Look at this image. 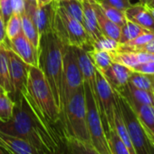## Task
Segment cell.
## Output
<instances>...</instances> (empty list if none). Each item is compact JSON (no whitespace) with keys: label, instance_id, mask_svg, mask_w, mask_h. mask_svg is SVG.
<instances>
[{"label":"cell","instance_id":"obj_1","mask_svg":"<svg viewBox=\"0 0 154 154\" xmlns=\"http://www.w3.org/2000/svg\"><path fill=\"white\" fill-rule=\"evenodd\" d=\"M14 103L12 117L6 122H0V131L26 140L45 154L66 151L63 134L45 124L23 94Z\"/></svg>","mask_w":154,"mask_h":154},{"label":"cell","instance_id":"obj_2","mask_svg":"<svg viewBox=\"0 0 154 154\" xmlns=\"http://www.w3.org/2000/svg\"><path fill=\"white\" fill-rule=\"evenodd\" d=\"M23 95L45 124L63 134L60 109L44 73L37 66L29 67L26 92Z\"/></svg>","mask_w":154,"mask_h":154},{"label":"cell","instance_id":"obj_3","mask_svg":"<svg viewBox=\"0 0 154 154\" xmlns=\"http://www.w3.org/2000/svg\"><path fill=\"white\" fill-rule=\"evenodd\" d=\"M63 47L64 45L52 30L40 36L37 67L44 73L60 112Z\"/></svg>","mask_w":154,"mask_h":154},{"label":"cell","instance_id":"obj_4","mask_svg":"<svg viewBox=\"0 0 154 154\" xmlns=\"http://www.w3.org/2000/svg\"><path fill=\"white\" fill-rule=\"evenodd\" d=\"M52 13L51 30L63 45L78 47L86 51L94 49L90 38L83 24L72 17L55 0L50 4Z\"/></svg>","mask_w":154,"mask_h":154},{"label":"cell","instance_id":"obj_5","mask_svg":"<svg viewBox=\"0 0 154 154\" xmlns=\"http://www.w3.org/2000/svg\"><path fill=\"white\" fill-rule=\"evenodd\" d=\"M62 124L64 139L90 143L84 86L77 90L65 103L62 112Z\"/></svg>","mask_w":154,"mask_h":154},{"label":"cell","instance_id":"obj_6","mask_svg":"<svg viewBox=\"0 0 154 154\" xmlns=\"http://www.w3.org/2000/svg\"><path fill=\"white\" fill-rule=\"evenodd\" d=\"M84 91L90 143L100 154H112L94 94L86 83H84Z\"/></svg>","mask_w":154,"mask_h":154},{"label":"cell","instance_id":"obj_7","mask_svg":"<svg viewBox=\"0 0 154 154\" xmlns=\"http://www.w3.org/2000/svg\"><path fill=\"white\" fill-rule=\"evenodd\" d=\"M83 86L84 77L79 66L75 48L73 46L64 45L63 53L61 117L63 109L69 98Z\"/></svg>","mask_w":154,"mask_h":154},{"label":"cell","instance_id":"obj_8","mask_svg":"<svg viewBox=\"0 0 154 154\" xmlns=\"http://www.w3.org/2000/svg\"><path fill=\"white\" fill-rule=\"evenodd\" d=\"M114 93L124 124L136 154H154V145L148 138L132 108L121 94L115 91Z\"/></svg>","mask_w":154,"mask_h":154},{"label":"cell","instance_id":"obj_9","mask_svg":"<svg viewBox=\"0 0 154 154\" xmlns=\"http://www.w3.org/2000/svg\"><path fill=\"white\" fill-rule=\"evenodd\" d=\"M94 94L107 136V133L112 129H114V109L116 106V97L110 84L97 69L95 71V85Z\"/></svg>","mask_w":154,"mask_h":154},{"label":"cell","instance_id":"obj_10","mask_svg":"<svg viewBox=\"0 0 154 154\" xmlns=\"http://www.w3.org/2000/svg\"><path fill=\"white\" fill-rule=\"evenodd\" d=\"M8 56L9 61L10 79L13 87V95L11 99L16 101L20 95L26 92L30 65L26 63L9 48H8Z\"/></svg>","mask_w":154,"mask_h":154},{"label":"cell","instance_id":"obj_11","mask_svg":"<svg viewBox=\"0 0 154 154\" xmlns=\"http://www.w3.org/2000/svg\"><path fill=\"white\" fill-rule=\"evenodd\" d=\"M6 45L28 65H38V50L26 37L23 31L13 39H7Z\"/></svg>","mask_w":154,"mask_h":154},{"label":"cell","instance_id":"obj_12","mask_svg":"<svg viewBox=\"0 0 154 154\" xmlns=\"http://www.w3.org/2000/svg\"><path fill=\"white\" fill-rule=\"evenodd\" d=\"M26 12L32 18L40 36L51 31L52 13L50 4L47 6H39L26 3Z\"/></svg>","mask_w":154,"mask_h":154},{"label":"cell","instance_id":"obj_13","mask_svg":"<svg viewBox=\"0 0 154 154\" xmlns=\"http://www.w3.org/2000/svg\"><path fill=\"white\" fill-rule=\"evenodd\" d=\"M125 99L135 112L150 142L154 145V107L137 103L128 98Z\"/></svg>","mask_w":154,"mask_h":154},{"label":"cell","instance_id":"obj_14","mask_svg":"<svg viewBox=\"0 0 154 154\" xmlns=\"http://www.w3.org/2000/svg\"><path fill=\"white\" fill-rule=\"evenodd\" d=\"M127 20L154 34V17L146 5L134 4L124 11Z\"/></svg>","mask_w":154,"mask_h":154},{"label":"cell","instance_id":"obj_15","mask_svg":"<svg viewBox=\"0 0 154 154\" xmlns=\"http://www.w3.org/2000/svg\"><path fill=\"white\" fill-rule=\"evenodd\" d=\"M132 70L119 63L112 62L110 67L102 72L114 91H120L129 82Z\"/></svg>","mask_w":154,"mask_h":154},{"label":"cell","instance_id":"obj_16","mask_svg":"<svg viewBox=\"0 0 154 154\" xmlns=\"http://www.w3.org/2000/svg\"><path fill=\"white\" fill-rule=\"evenodd\" d=\"M0 146L11 154H45L26 140L0 131Z\"/></svg>","mask_w":154,"mask_h":154},{"label":"cell","instance_id":"obj_17","mask_svg":"<svg viewBox=\"0 0 154 154\" xmlns=\"http://www.w3.org/2000/svg\"><path fill=\"white\" fill-rule=\"evenodd\" d=\"M95 13V17L97 19V23L99 28L103 35L112 38L119 42L121 35V27L112 22L103 13L99 0H89Z\"/></svg>","mask_w":154,"mask_h":154},{"label":"cell","instance_id":"obj_18","mask_svg":"<svg viewBox=\"0 0 154 154\" xmlns=\"http://www.w3.org/2000/svg\"><path fill=\"white\" fill-rule=\"evenodd\" d=\"M77 59H78L79 66L83 73L84 77V83L88 84L93 92L94 90V85H95V71L96 68L88 54V51L78 48V47H74Z\"/></svg>","mask_w":154,"mask_h":154},{"label":"cell","instance_id":"obj_19","mask_svg":"<svg viewBox=\"0 0 154 154\" xmlns=\"http://www.w3.org/2000/svg\"><path fill=\"white\" fill-rule=\"evenodd\" d=\"M83 11H84V21L83 26H85L86 32L88 33L93 43L100 39L103 35L101 32L97 19L95 17L94 10L89 0H83Z\"/></svg>","mask_w":154,"mask_h":154},{"label":"cell","instance_id":"obj_20","mask_svg":"<svg viewBox=\"0 0 154 154\" xmlns=\"http://www.w3.org/2000/svg\"><path fill=\"white\" fill-rule=\"evenodd\" d=\"M116 92L121 94L125 98L154 107V94L145 90L139 89L129 82L122 89Z\"/></svg>","mask_w":154,"mask_h":154},{"label":"cell","instance_id":"obj_21","mask_svg":"<svg viewBox=\"0 0 154 154\" xmlns=\"http://www.w3.org/2000/svg\"><path fill=\"white\" fill-rule=\"evenodd\" d=\"M0 85L12 98L13 87L10 79L9 61L8 56V46L6 43L0 45Z\"/></svg>","mask_w":154,"mask_h":154},{"label":"cell","instance_id":"obj_22","mask_svg":"<svg viewBox=\"0 0 154 154\" xmlns=\"http://www.w3.org/2000/svg\"><path fill=\"white\" fill-rule=\"evenodd\" d=\"M21 20H22V31L24 35L32 43V45L38 50L39 43H40V35L32 18L25 11V13L21 15Z\"/></svg>","mask_w":154,"mask_h":154},{"label":"cell","instance_id":"obj_23","mask_svg":"<svg viewBox=\"0 0 154 154\" xmlns=\"http://www.w3.org/2000/svg\"><path fill=\"white\" fill-rule=\"evenodd\" d=\"M129 83L139 89L154 94V74H147L132 71Z\"/></svg>","mask_w":154,"mask_h":154},{"label":"cell","instance_id":"obj_24","mask_svg":"<svg viewBox=\"0 0 154 154\" xmlns=\"http://www.w3.org/2000/svg\"><path fill=\"white\" fill-rule=\"evenodd\" d=\"M146 32H149V31L143 29L142 27L132 23L131 21L127 20L124 26L121 27V35H120L119 43L126 44Z\"/></svg>","mask_w":154,"mask_h":154},{"label":"cell","instance_id":"obj_25","mask_svg":"<svg viewBox=\"0 0 154 154\" xmlns=\"http://www.w3.org/2000/svg\"><path fill=\"white\" fill-rule=\"evenodd\" d=\"M65 146L70 154H100L89 142L65 139Z\"/></svg>","mask_w":154,"mask_h":154},{"label":"cell","instance_id":"obj_26","mask_svg":"<svg viewBox=\"0 0 154 154\" xmlns=\"http://www.w3.org/2000/svg\"><path fill=\"white\" fill-rule=\"evenodd\" d=\"M88 54L95 68L101 72H103L104 71H106L110 67L111 63H112L110 53L108 52L93 49L91 51H88Z\"/></svg>","mask_w":154,"mask_h":154},{"label":"cell","instance_id":"obj_27","mask_svg":"<svg viewBox=\"0 0 154 154\" xmlns=\"http://www.w3.org/2000/svg\"><path fill=\"white\" fill-rule=\"evenodd\" d=\"M83 0H69V1L57 2L63 7L65 11L74 19L83 24L84 21V11H83Z\"/></svg>","mask_w":154,"mask_h":154},{"label":"cell","instance_id":"obj_28","mask_svg":"<svg viewBox=\"0 0 154 154\" xmlns=\"http://www.w3.org/2000/svg\"><path fill=\"white\" fill-rule=\"evenodd\" d=\"M99 3L101 5V8L103 9V13L112 22H113L115 25H117L120 27L124 26V24L127 21V18H126L123 11H121L108 4L103 3L102 0H99Z\"/></svg>","mask_w":154,"mask_h":154},{"label":"cell","instance_id":"obj_29","mask_svg":"<svg viewBox=\"0 0 154 154\" xmlns=\"http://www.w3.org/2000/svg\"><path fill=\"white\" fill-rule=\"evenodd\" d=\"M107 140L112 154H130L127 147L119 137L115 129H112L107 133Z\"/></svg>","mask_w":154,"mask_h":154},{"label":"cell","instance_id":"obj_30","mask_svg":"<svg viewBox=\"0 0 154 154\" xmlns=\"http://www.w3.org/2000/svg\"><path fill=\"white\" fill-rule=\"evenodd\" d=\"M14 104V101L8 94H0V122H6L11 119Z\"/></svg>","mask_w":154,"mask_h":154},{"label":"cell","instance_id":"obj_31","mask_svg":"<svg viewBox=\"0 0 154 154\" xmlns=\"http://www.w3.org/2000/svg\"><path fill=\"white\" fill-rule=\"evenodd\" d=\"M22 32V20L21 16L13 13L11 17L6 23V36L10 40L18 35Z\"/></svg>","mask_w":154,"mask_h":154},{"label":"cell","instance_id":"obj_32","mask_svg":"<svg viewBox=\"0 0 154 154\" xmlns=\"http://www.w3.org/2000/svg\"><path fill=\"white\" fill-rule=\"evenodd\" d=\"M120 45L121 44L118 41L110 37H107L105 35H103L100 39L93 43V47L94 49H96V50L112 53V52L119 50Z\"/></svg>","mask_w":154,"mask_h":154},{"label":"cell","instance_id":"obj_33","mask_svg":"<svg viewBox=\"0 0 154 154\" xmlns=\"http://www.w3.org/2000/svg\"><path fill=\"white\" fill-rule=\"evenodd\" d=\"M154 38V34L150 33V32H146L140 35H139L138 37H136L135 39L126 43V44H121L123 46L126 47H135V46H140L142 45H145L146 43H148L149 41H150L151 39Z\"/></svg>","mask_w":154,"mask_h":154},{"label":"cell","instance_id":"obj_34","mask_svg":"<svg viewBox=\"0 0 154 154\" xmlns=\"http://www.w3.org/2000/svg\"><path fill=\"white\" fill-rule=\"evenodd\" d=\"M119 51H131V52H143L149 54H154V38L146 43L145 45L135 46V47H126L120 45Z\"/></svg>","mask_w":154,"mask_h":154},{"label":"cell","instance_id":"obj_35","mask_svg":"<svg viewBox=\"0 0 154 154\" xmlns=\"http://www.w3.org/2000/svg\"><path fill=\"white\" fill-rule=\"evenodd\" d=\"M0 13L6 24L13 15L12 0H0Z\"/></svg>","mask_w":154,"mask_h":154},{"label":"cell","instance_id":"obj_36","mask_svg":"<svg viewBox=\"0 0 154 154\" xmlns=\"http://www.w3.org/2000/svg\"><path fill=\"white\" fill-rule=\"evenodd\" d=\"M133 72H138L147 74H154V61L140 63L131 68Z\"/></svg>","mask_w":154,"mask_h":154},{"label":"cell","instance_id":"obj_37","mask_svg":"<svg viewBox=\"0 0 154 154\" xmlns=\"http://www.w3.org/2000/svg\"><path fill=\"white\" fill-rule=\"evenodd\" d=\"M102 1L123 12L131 6V0H102Z\"/></svg>","mask_w":154,"mask_h":154},{"label":"cell","instance_id":"obj_38","mask_svg":"<svg viewBox=\"0 0 154 154\" xmlns=\"http://www.w3.org/2000/svg\"><path fill=\"white\" fill-rule=\"evenodd\" d=\"M13 13L22 15L26 11V1L25 0H12Z\"/></svg>","mask_w":154,"mask_h":154},{"label":"cell","instance_id":"obj_39","mask_svg":"<svg viewBox=\"0 0 154 154\" xmlns=\"http://www.w3.org/2000/svg\"><path fill=\"white\" fill-rule=\"evenodd\" d=\"M7 36H6V24L2 17V15L0 13V45L6 43Z\"/></svg>","mask_w":154,"mask_h":154},{"label":"cell","instance_id":"obj_40","mask_svg":"<svg viewBox=\"0 0 154 154\" xmlns=\"http://www.w3.org/2000/svg\"><path fill=\"white\" fill-rule=\"evenodd\" d=\"M54 0H37V5L39 6H47L51 4Z\"/></svg>","mask_w":154,"mask_h":154},{"label":"cell","instance_id":"obj_41","mask_svg":"<svg viewBox=\"0 0 154 154\" xmlns=\"http://www.w3.org/2000/svg\"><path fill=\"white\" fill-rule=\"evenodd\" d=\"M146 6H147L149 8H154V0H147Z\"/></svg>","mask_w":154,"mask_h":154},{"label":"cell","instance_id":"obj_42","mask_svg":"<svg viewBox=\"0 0 154 154\" xmlns=\"http://www.w3.org/2000/svg\"><path fill=\"white\" fill-rule=\"evenodd\" d=\"M0 154H11V153L2 146H0Z\"/></svg>","mask_w":154,"mask_h":154},{"label":"cell","instance_id":"obj_43","mask_svg":"<svg viewBox=\"0 0 154 154\" xmlns=\"http://www.w3.org/2000/svg\"><path fill=\"white\" fill-rule=\"evenodd\" d=\"M26 3L31 4V5H37V0H25Z\"/></svg>","mask_w":154,"mask_h":154},{"label":"cell","instance_id":"obj_44","mask_svg":"<svg viewBox=\"0 0 154 154\" xmlns=\"http://www.w3.org/2000/svg\"><path fill=\"white\" fill-rule=\"evenodd\" d=\"M0 94H8V93L5 91V89L1 86V85H0Z\"/></svg>","mask_w":154,"mask_h":154},{"label":"cell","instance_id":"obj_45","mask_svg":"<svg viewBox=\"0 0 154 154\" xmlns=\"http://www.w3.org/2000/svg\"><path fill=\"white\" fill-rule=\"evenodd\" d=\"M146 2H147V0H139V3L142 5H146Z\"/></svg>","mask_w":154,"mask_h":154},{"label":"cell","instance_id":"obj_46","mask_svg":"<svg viewBox=\"0 0 154 154\" xmlns=\"http://www.w3.org/2000/svg\"><path fill=\"white\" fill-rule=\"evenodd\" d=\"M147 8H148V7H147ZM149 11L151 12L152 16L154 17V8H149Z\"/></svg>","mask_w":154,"mask_h":154},{"label":"cell","instance_id":"obj_47","mask_svg":"<svg viewBox=\"0 0 154 154\" xmlns=\"http://www.w3.org/2000/svg\"><path fill=\"white\" fill-rule=\"evenodd\" d=\"M56 2H63V1H69V0H55Z\"/></svg>","mask_w":154,"mask_h":154},{"label":"cell","instance_id":"obj_48","mask_svg":"<svg viewBox=\"0 0 154 154\" xmlns=\"http://www.w3.org/2000/svg\"><path fill=\"white\" fill-rule=\"evenodd\" d=\"M63 154H70V153H69V152L67 151V149H66V151H65L64 153H63Z\"/></svg>","mask_w":154,"mask_h":154}]
</instances>
